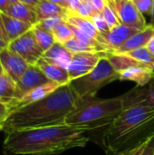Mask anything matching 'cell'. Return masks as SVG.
Returning a JSON list of instances; mask_svg holds the SVG:
<instances>
[{
  "label": "cell",
  "mask_w": 154,
  "mask_h": 155,
  "mask_svg": "<svg viewBox=\"0 0 154 155\" xmlns=\"http://www.w3.org/2000/svg\"><path fill=\"white\" fill-rule=\"evenodd\" d=\"M89 131L68 125L45 126L5 134L3 155H57L74 148L84 147Z\"/></svg>",
  "instance_id": "obj_1"
},
{
  "label": "cell",
  "mask_w": 154,
  "mask_h": 155,
  "mask_svg": "<svg viewBox=\"0 0 154 155\" xmlns=\"http://www.w3.org/2000/svg\"><path fill=\"white\" fill-rule=\"evenodd\" d=\"M80 99L71 85H61L45 98L17 108L5 119L3 132L8 134L65 124L67 116L75 109Z\"/></svg>",
  "instance_id": "obj_2"
},
{
  "label": "cell",
  "mask_w": 154,
  "mask_h": 155,
  "mask_svg": "<svg viewBox=\"0 0 154 155\" xmlns=\"http://www.w3.org/2000/svg\"><path fill=\"white\" fill-rule=\"evenodd\" d=\"M154 136V107H123L115 120L103 131L102 144L106 155L126 153Z\"/></svg>",
  "instance_id": "obj_3"
},
{
  "label": "cell",
  "mask_w": 154,
  "mask_h": 155,
  "mask_svg": "<svg viewBox=\"0 0 154 155\" xmlns=\"http://www.w3.org/2000/svg\"><path fill=\"white\" fill-rule=\"evenodd\" d=\"M123 109V102L121 96L106 99L94 96L82 99L67 116L65 124L87 131L105 129L115 120Z\"/></svg>",
  "instance_id": "obj_4"
},
{
  "label": "cell",
  "mask_w": 154,
  "mask_h": 155,
  "mask_svg": "<svg viewBox=\"0 0 154 155\" xmlns=\"http://www.w3.org/2000/svg\"><path fill=\"white\" fill-rule=\"evenodd\" d=\"M119 79L120 74L113 68L104 53L90 73L72 80L69 84L82 100L94 97L100 89Z\"/></svg>",
  "instance_id": "obj_5"
},
{
  "label": "cell",
  "mask_w": 154,
  "mask_h": 155,
  "mask_svg": "<svg viewBox=\"0 0 154 155\" xmlns=\"http://www.w3.org/2000/svg\"><path fill=\"white\" fill-rule=\"evenodd\" d=\"M8 48L19 54L29 64L34 65L43 56L44 51L38 45L33 29L8 43Z\"/></svg>",
  "instance_id": "obj_6"
},
{
  "label": "cell",
  "mask_w": 154,
  "mask_h": 155,
  "mask_svg": "<svg viewBox=\"0 0 154 155\" xmlns=\"http://www.w3.org/2000/svg\"><path fill=\"white\" fill-rule=\"evenodd\" d=\"M105 52H82L73 54L67 71L71 81L90 73L98 64Z\"/></svg>",
  "instance_id": "obj_7"
},
{
  "label": "cell",
  "mask_w": 154,
  "mask_h": 155,
  "mask_svg": "<svg viewBox=\"0 0 154 155\" xmlns=\"http://www.w3.org/2000/svg\"><path fill=\"white\" fill-rule=\"evenodd\" d=\"M113 4L122 24L140 30L147 26L143 15L133 0H114Z\"/></svg>",
  "instance_id": "obj_8"
},
{
  "label": "cell",
  "mask_w": 154,
  "mask_h": 155,
  "mask_svg": "<svg viewBox=\"0 0 154 155\" xmlns=\"http://www.w3.org/2000/svg\"><path fill=\"white\" fill-rule=\"evenodd\" d=\"M48 82H50V80L38 66L35 64H30L20 79L16 82L15 98L14 100L20 99L29 91Z\"/></svg>",
  "instance_id": "obj_9"
},
{
  "label": "cell",
  "mask_w": 154,
  "mask_h": 155,
  "mask_svg": "<svg viewBox=\"0 0 154 155\" xmlns=\"http://www.w3.org/2000/svg\"><path fill=\"white\" fill-rule=\"evenodd\" d=\"M123 107L133 105H143L154 107V75L144 86L136 85L134 88L121 95Z\"/></svg>",
  "instance_id": "obj_10"
},
{
  "label": "cell",
  "mask_w": 154,
  "mask_h": 155,
  "mask_svg": "<svg viewBox=\"0 0 154 155\" xmlns=\"http://www.w3.org/2000/svg\"><path fill=\"white\" fill-rule=\"evenodd\" d=\"M0 62L4 72L8 74L15 83L30 65L24 58L8 47L0 52Z\"/></svg>",
  "instance_id": "obj_11"
},
{
  "label": "cell",
  "mask_w": 154,
  "mask_h": 155,
  "mask_svg": "<svg viewBox=\"0 0 154 155\" xmlns=\"http://www.w3.org/2000/svg\"><path fill=\"white\" fill-rule=\"evenodd\" d=\"M139 31L140 29L123 24H119L112 27L106 34L102 35L103 44L106 47L107 52H111L112 50L121 46L130 37H132L134 34H136Z\"/></svg>",
  "instance_id": "obj_12"
},
{
  "label": "cell",
  "mask_w": 154,
  "mask_h": 155,
  "mask_svg": "<svg viewBox=\"0 0 154 155\" xmlns=\"http://www.w3.org/2000/svg\"><path fill=\"white\" fill-rule=\"evenodd\" d=\"M60 86L61 85L59 84L53 82V81H50V82H48L43 85H40L38 87L34 88L33 90L26 93L20 99L11 101V103H10L11 112H13L14 110H15L17 108L31 104L33 103L38 102V101L45 98L46 96H48L49 94L54 93L56 89H58Z\"/></svg>",
  "instance_id": "obj_13"
},
{
  "label": "cell",
  "mask_w": 154,
  "mask_h": 155,
  "mask_svg": "<svg viewBox=\"0 0 154 155\" xmlns=\"http://www.w3.org/2000/svg\"><path fill=\"white\" fill-rule=\"evenodd\" d=\"M154 35V26L151 24L147 25V26L136 34H134L132 37H130L124 44L121 46L112 50L107 53H115V54H123L126 52H130L140 47L146 46L150 39Z\"/></svg>",
  "instance_id": "obj_14"
},
{
  "label": "cell",
  "mask_w": 154,
  "mask_h": 155,
  "mask_svg": "<svg viewBox=\"0 0 154 155\" xmlns=\"http://www.w3.org/2000/svg\"><path fill=\"white\" fill-rule=\"evenodd\" d=\"M35 65L42 70L50 81L55 82L60 85H65L71 82L67 69L47 60L43 56L37 61Z\"/></svg>",
  "instance_id": "obj_15"
},
{
  "label": "cell",
  "mask_w": 154,
  "mask_h": 155,
  "mask_svg": "<svg viewBox=\"0 0 154 155\" xmlns=\"http://www.w3.org/2000/svg\"><path fill=\"white\" fill-rule=\"evenodd\" d=\"M5 14L26 22L33 26L35 25L39 21L35 7L21 1L10 3Z\"/></svg>",
  "instance_id": "obj_16"
},
{
  "label": "cell",
  "mask_w": 154,
  "mask_h": 155,
  "mask_svg": "<svg viewBox=\"0 0 154 155\" xmlns=\"http://www.w3.org/2000/svg\"><path fill=\"white\" fill-rule=\"evenodd\" d=\"M65 22L68 23L69 25H72L75 26L76 28H78L80 31H82L83 33L86 34L87 35L96 39L97 41H99L103 45L102 35L96 29V27H95V25H94V24H93L92 19L80 16V15H78L76 14H74V13H72L70 11L69 14L67 15L66 18H65Z\"/></svg>",
  "instance_id": "obj_17"
},
{
  "label": "cell",
  "mask_w": 154,
  "mask_h": 155,
  "mask_svg": "<svg viewBox=\"0 0 154 155\" xmlns=\"http://www.w3.org/2000/svg\"><path fill=\"white\" fill-rule=\"evenodd\" d=\"M1 15L8 43L21 36L22 35H24L25 33L33 28L32 25L22 20H19L17 18H15L13 16H10L5 13L1 12Z\"/></svg>",
  "instance_id": "obj_18"
},
{
  "label": "cell",
  "mask_w": 154,
  "mask_h": 155,
  "mask_svg": "<svg viewBox=\"0 0 154 155\" xmlns=\"http://www.w3.org/2000/svg\"><path fill=\"white\" fill-rule=\"evenodd\" d=\"M153 75V72L146 67L133 66L121 72L119 80L132 81L134 82L138 86H144L152 80Z\"/></svg>",
  "instance_id": "obj_19"
},
{
  "label": "cell",
  "mask_w": 154,
  "mask_h": 155,
  "mask_svg": "<svg viewBox=\"0 0 154 155\" xmlns=\"http://www.w3.org/2000/svg\"><path fill=\"white\" fill-rule=\"evenodd\" d=\"M43 57L67 69L71 63L73 53L70 52L64 45L55 43L53 46H51L47 51L44 53Z\"/></svg>",
  "instance_id": "obj_20"
},
{
  "label": "cell",
  "mask_w": 154,
  "mask_h": 155,
  "mask_svg": "<svg viewBox=\"0 0 154 155\" xmlns=\"http://www.w3.org/2000/svg\"><path fill=\"white\" fill-rule=\"evenodd\" d=\"M35 10L37 13L38 20L49 18V17H55L60 16L64 17V20L69 14L70 10L63 7L50 0H42L36 6Z\"/></svg>",
  "instance_id": "obj_21"
},
{
  "label": "cell",
  "mask_w": 154,
  "mask_h": 155,
  "mask_svg": "<svg viewBox=\"0 0 154 155\" xmlns=\"http://www.w3.org/2000/svg\"><path fill=\"white\" fill-rule=\"evenodd\" d=\"M107 58L113 64V68L120 74L121 72L133 67V66H143L146 67L143 64L134 60L133 58L124 54H115V53H105ZM147 68V67H146ZM149 69V68H148Z\"/></svg>",
  "instance_id": "obj_22"
},
{
  "label": "cell",
  "mask_w": 154,
  "mask_h": 155,
  "mask_svg": "<svg viewBox=\"0 0 154 155\" xmlns=\"http://www.w3.org/2000/svg\"><path fill=\"white\" fill-rule=\"evenodd\" d=\"M16 83L5 72L0 74V101L10 104L15 98Z\"/></svg>",
  "instance_id": "obj_23"
},
{
  "label": "cell",
  "mask_w": 154,
  "mask_h": 155,
  "mask_svg": "<svg viewBox=\"0 0 154 155\" xmlns=\"http://www.w3.org/2000/svg\"><path fill=\"white\" fill-rule=\"evenodd\" d=\"M32 29L38 45H40L44 52L47 51L51 46L54 45V44L56 43L52 32L40 28L36 25H34Z\"/></svg>",
  "instance_id": "obj_24"
},
{
  "label": "cell",
  "mask_w": 154,
  "mask_h": 155,
  "mask_svg": "<svg viewBox=\"0 0 154 155\" xmlns=\"http://www.w3.org/2000/svg\"><path fill=\"white\" fill-rule=\"evenodd\" d=\"M64 45L73 54L82 52H102L99 48L88 45L76 37H73L64 44Z\"/></svg>",
  "instance_id": "obj_25"
},
{
  "label": "cell",
  "mask_w": 154,
  "mask_h": 155,
  "mask_svg": "<svg viewBox=\"0 0 154 155\" xmlns=\"http://www.w3.org/2000/svg\"><path fill=\"white\" fill-rule=\"evenodd\" d=\"M54 40L56 43L64 45L65 42L73 38L74 33L73 30L71 29L70 25L66 22H63L60 25H58L53 31H52Z\"/></svg>",
  "instance_id": "obj_26"
},
{
  "label": "cell",
  "mask_w": 154,
  "mask_h": 155,
  "mask_svg": "<svg viewBox=\"0 0 154 155\" xmlns=\"http://www.w3.org/2000/svg\"><path fill=\"white\" fill-rule=\"evenodd\" d=\"M100 14H101L102 17L104 19V21L107 23V25H109L110 28H112V27H113L119 24H122L118 15H117L114 5L111 1H109L104 5L103 9L101 11Z\"/></svg>",
  "instance_id": "obj_27"
},
{
  "label": "cell",
  "mask_w": 154,
  "mask_h": 155,
  "mask_svg": "<svg viewBox=\"0 0 154 155\" xmlns=\"http://www.w3.org/2000/svg\"><path fill=\"white\" fill-rule=\"evenodd\" d=\"M74 14H76V15L83 16V17L92 19L95 15H99L100 12L94 7V5H93L91 0H84L81 2L77 10Z\"/></svg>",
  "instance_id": "obj_28"
},
{
  "label": "cell",
  "mask_w": 154,
  "mask_h": 155,
  "mask_svg": "<svg viewBox=\"0 0 154 155\" xmlns=\"http://www.w3.org/2000/svg\"><path fill=\"white\" fill-rule=\"evenodd\" d=\"M65 22L64 17H60V16H55V17H49V18H45V19H42L39 20L38 23L35 25L36 26L43 28L44 30L50 31L52 32L58 25H60L61 23Z\"/></svg>",
  "instance_id": "obj_29"
},
{
  "label": "cell",
  "mask_w": 154,
  "mask_h": 155,
  "mask_svg": "<svg viewBox=\"0 0 154 155\" xmlns=\"http://www.w3.org/2000/svg\"><path fill=\"white\" fill-rule=\"evenodd\" d=\"M96 29L98 30V32L101 34V35H103V34H106L111 28L109 27V25H107V23L104 21V19L102 17L101 14L95 15L93 18H92Z\"/></svg>",
  "instance_id": "obj_30"
},
{
  "label": "cell",
  "mask_w": 154,
  "mask_h": 155,
  "mask_svg": "<svg viewBox=\"0 0 154 155\" xmlns=\"http://www.w3.org/2000/svg\"><path fill=\"white\" fill-rule=\"evenodd\" d=\"M135 5L143 15H148L151 16L153 6V0H138L135 2Z\"/></svg>",
  "instance_id": "obj_31"
},
{
  "label": "cell",
  "mask_w": 154,
  "mask_h": 155,
  "mask_svg": "<svg viewBox=\"0 0 154 155\" xmlns=\"http://www.w3.org/2000/svg\"><path fill=\"white\" fill-rule=\"evenodd\" d=\"M11 106L10 104L0 101V119H5V117L10 114Z\"/></svg>",
  "instance_id": "obj_32"
},
{
  "label": "cell",
  "mask_w": 154,
  "mask_h": 155,
  "mask_svg": "<svg viewBox=\"0 0 154 155\" xmlns=\"http://www.w3.org/2000/svg\"><path fill=\"white\" fill-rule=\"evenodd\" d=\"M154 154V136L151 138L146 144L143 152L141 155H153Z\"/></svg>",
  "instance_id": "obj_33"
},
{
  "label": "cell",
  "mask_w": 154,
  "mask_h": 155,
  "mask_svg": "<svg viewBox=\"0 0 154 155\" xmlns=\"http://www.w3.org/2000/svg\"><path fill=\"white\" fill-rule=\"evenodd\" d=\"M94 7L101 13V11L103 9L104 5L110 1V0H91Z\"/></svg>",
  "instance_id": "obj_34"
},
{
  "label": "cell",
  "mask_w": 154,
  "mask_h": 155,
  "mask_svg": "<svg viewBox=\"0 0 154 155\" xmlns=\"http://www.w3.org/2000/svg\"><path fill=\"white\" fill-rule=\"evenodd\" d=\"M147 143H144V144H143V145H141V146H139V147H137V148H135V149H133V150H132V151H130V152H128L126 153H123V154L119 155H141L142 153L143 152V150H144Z\"/></svg>",
  "instance_id": "obj_35"
},
{
  "label": "cell",
  "mask_w": 154,
  "mask_h": 155,
  "mask_svg": "<svg viewBox=\"0 0 154 155\" xmlns=\"http://www.w3.org/2000/svg\"><path fill=\"white\" fill-rule=\"evenodd\" d=\"M50 1H52L54 3H55V4H57V5H61L63 7H65V8H67V9L70 10V3H69V0H50Z\"/></svg>",
  "instance_id": "obj_36"
},
{
  "label": "cell",
  "mask_w": 154,
  "mask_h": 155,
  "mask_svg": "<svg viewBox=\"0 0 154 155\" xmlns=\"http://www.w3.org/2000/svg\"><path fill=\"white\" fill-rule=\"evenodd\" d=\"M0 36L2 38H4L5 40H7L6 35H5V27H4V24H3V20H2V15H1V12H0Z\"/></svg>",
  "instance_id": "obj_37"
},
{
  "label": "cell",
  "mask_w": 154,
  "mask_h": 155,
  "mask_svg": "<svg viewBox=\"0 0 154 155\" xmlns=\"http://www.w3.org/2000/svg\"><path fill=\"white\" fill-rule=\"evenodd\" d=\"M9 5H10L9 0H0V12L5 13Z\"/></svg>",
  "instance_id": "obj_38"
},
{
  "label": "cell",
  "mask_w": 154,
  "mask_h": 155,
  "mask_svg": "<svg viewBox=\"0 0 154 155\" xmlns=\"http://www.w3.org/2000/svg\"><path fill=\"white\" fill-rule=\"evenodd\" d=\"M146 47L148 48V50H149L152 54H154V35L150 39V41L148 42Z\"/></svg>",
  "instance_id": "obj_39"
},
{
  "label": "cell",
  "mask_w": 154,
  "mask_h": 155,
  "mask_svg": "<svg viewBox=\"0 0 154 155\" xmlns=\"http://www.w3.org/2000/svg\"><path fill=\"white\" fill-rule=\"evenodd\" d=\"M19 1L24 2V3H25V4H28V5H30L35 7L42 0H19Z\"/></svg>",
  "instance_id": "obj_40"
},
{
  "label": "cell",
  "mask_w": 154,
  "mask_h": 155,
  "mask_svg": "<svg viewBox=\"0 0 154 155\" xmlns=\"http://www.w3.org/2000/svg\"><path fill=\"white\" fill-rule=\"evenodd\" d=\"M6 47H8V42L0 36V52H1L2 50L5 49Z\"/></svg>",
  "instance_id": "obj_41"
},
{
  "label": "cell",
  "mask_w": 154,
  "mask_h": 155,
  "mask_svg": "<svg viewBox=\"0 0 154 155\" xmlns=\"http://www.w3.org/2000/svg\"><path fill=\"white\" fill-rule=\"evenodd\" d=\"M151 25L154 26V0H153V6H152V11L151 15Z\"/></svg>",
  "instance_id": "obj_42"
},
{
  "label": "cell",
  "mask_w": 154,
  "mask_h": 155,
  "mask_svg": "<svg viewBox=\"0 0 154 155\" xmlns=\"http://www.w3.org/2000/svg\"><path fill=\"white\" fill-rule=\"evenodd\" d=\"M4 121L5 119H0V131L3 130V124H4Z\"/></svg>",
  "instance_id": "obj_43"
},
{
  "label": "cell",
  "mask_w": 154,
  "mask_h": 155,
  "mask_svg": "<svg viewBox=\"0 0 154 155\" xmlns=\"http://www.w3.org/2000/svg\"><path fill=\"white\" fill-rule=\"evenodd\" d=\"M3 73H4V69H3L2 64H1V62H0V74H3Z\"/></svg>",
  "instance_id": "obj_44"
},
{
  "label": "cell",
  "mask_w": 154,
  "mask_h": 155,
  "mask_svg": "<svg viewBox=\"0 0 154 155\" xmlns=\"http://www.w3.org/2000/svg\"><path fill=\"white\" fill-rule=\"evenodd\" d=\"M10 1V3H15V2H17V1H19V0H9Z\"/></svg>",
  "instance_id": "obj_45"
},
{
  "label": "cell",
  "mask_w": 154,
  "mask_h": 155,
  "mask_svg": "<svg viewBox=\"0 0 154 155\" xmlns=\"http://www.w3.org/2000/svg\"><path fill=\"white\" fill-rule=\"evenodd\" d=\"M133 2H134V3H135V2H137V1H138V0H133Z\"/></svg>",
  "instance_id": "obj_46"
},
{
  "label": "cell",
  "mask_w": 154,
  "mask_h": 155,
  "mask_svg": "<svg viewBox=\"0 0 154 155\" xmlns=\"http://www.w3.org/2000/svg\"><path fill=\"white\" fill-rule=\"evenodd\" d=\"M113 2H114V1H113Z\"/></svg>",
  "instance_id": "obj_47"
},
{
  "label": "cell",
  "mask_w": 154,
  "mask_h": 155,
  "mask_svg": "<svg viewBox=\"0 0 154 155\" xmlns=\"http://www.w3.org/2000/svg\"><path fill=\"white\" fill-rule=\"evenodd\" d=\"M153 155H154V154H153Z\"/></svg>",
  "instance_id": "obj_48"
}]
</instances>
